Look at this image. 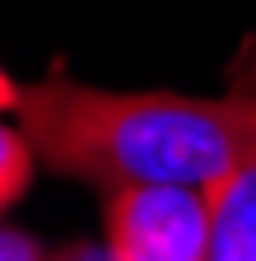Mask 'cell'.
<instances>
[{
	"label": "cell",
	"instance_id": "6da1fadb",
	"mask_svg": "<svg viewBox=\"0 0 256 261\" xmlns=\"http://www.w3.org/2000/svg\"><path fill=\"white\" fill-rule=\"evenodd\" d=\"M19 126L38 163L98 191L121 187H214L256 154V93H121L70 75L23 84Z\"/></svg>",
	"mask_w": 256,
	"mask_h": 261
},
{
	"label": "cell",
	"instance_id": "7a4b0ae2",
	"mask_svg": "<svg viewBox=\"0 0 256 261\" xmlns=\"http://www.w3.org/2000/svg\"><path fill=\"white\" fill-rule=\"evenodd\" d=\"M112 261H214L210 187H121L107 191Z\"/></svg>",
	"mask_w": 256,
	"mask_h": 261
},
{
	"label": "cell",
	"instance_id": "3957f363",
	"mask_svg": "<svg viewBox=\"0 0 256 261\" xmlns=\"http://www.w3.org/2000/svg\"><path fill=\"white\" fill-rule=\"evenodd\" d=\"M214 201V256L256 261V154L210 187Z\"/></svg>",
	"mask_w": 256,
	"mask_h": 261
},
{
	"label": "cell",
	"instance_id": "277c9868",
	"mask_svg": "<svg viewBox=\"0 0 256 261\" xmlns=\"http://www.w3.org/2000/svg\"><path fill=\"white\" fill-rule=\"evenodd\" d=\"M33 163H38V154H33V145H28L23 126H5L0 121V210H10L28 191Z\"/></svg>",
	"mask_w": 256,
	"mask_h": 261
},
{
	"label": "cell",
	"instance_id": "5b68a950",
	"mask_svg": "<svg viewBox=\"0 0 256 261\" xmlns=\"http://www.w3.org/2000/svg\"><path fill=\"white\" fill-rule=\"evenodd\" d=\"M0 261H51V252L19 228H0Z\"/></svg>",
	"mask_w": 256,
	"mask_h": 261
},
{
	"label": "cell",
	"instance_id": "8992f818",
	"mask_svg": "<svg viewBox=\"0 0 256 261\" xmlns=\"http://www.w3.org/2000/svg\"><path fill=\"white\" fill-rule=\"evenodd\" d=\"M51 261H112V247H98V243H66L56 247Z\"/></svg>",
	"mask_w": 256,
	"mask_h": 261
},
{
	"label": "cell",
	"instance_id": "52a82bcc",
	"mask_svg": "<svg viewBox=\"0 0 256 261\" xmlns=\"http://www.w3.org/2000/svg\"><path fill=\"white\" fill-rule=\"evenodd\" d=\"M19 93H23V84H14L5 70H0V112H14L19 108Z\"/></svg>",
	"mask_w": 256,
	"mask_h": 261
},
{
	"label": "cell",
	"instance_id": "ba28073f",
	"mask_svg": "<svg viewBox=\"0 0 256 261\" xmlns=\"http://www.w3.org/2000/svg\"><path fill=\"white\" fill-rule=\"evenodd\" d=\"M242 89L256 93V47H251V61H247V70H242Z\"/></svg>",
	"mask_w": 256,
	"mask_h": 261
},
{
	"label": "cell",
	"instance_id": "9c48e42d",
	"mask_svg": "<svg viewBox=\"0 0 256 261\" xmlns=\"http://www.w3.org/2000/svg\"><path fill=\"white\" fill-rule=\"evenodd\" d=\"M214 261H233V256H214Z\"/></svg>",
	"mask_w": 256,
	"mask_h": 261
}]
</instances>
